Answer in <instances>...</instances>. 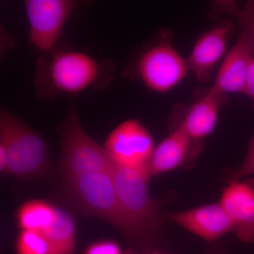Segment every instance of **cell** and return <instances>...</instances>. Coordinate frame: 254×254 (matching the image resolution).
<instances>
[{
	"label": "cell",
	"instance_id": "11",
	"mask_svg": "<svg viewBox=\"0 0 254 254\" xmlns=\"http://www.w3.org/2000/svg\"><path fill=\"white\" fill-rule=\"evenodd\" d=\"M219 202L231 218L237 238L254 243V179L228 182Z\"/></svg>",
	"mask_w": 254,
	"mask_h": 254
},
{
	"label": "cell",
	"instance_id": "15",
	"mask_svg": "<svg viewBox=\"0 0 254 254\" xmlns=\"http://www.w3.org/2000/svg\"><path fill=\"white\" fill-rule=\"evenodd\" d=\"M41 233L48 242L50 254H74L76 227L67 212L55 207L54 218Z\"/></svg>",
	"mask_w": 254,
	"mask_h": 254
},
{
	"label": "cell",
	"instance_id": "7",
	"mask_svg": "<svg viewBox=\"0 0 254 254\" xmlns=\"http://www.w3.org/2000/svg\"><path fill=\"white\" fill-rule=\"evenodd\" d=\"M77 5V1L72 0L25 1L29 24L28 35L33 46L43 53L53 50Z\"/></svg>",
	"mask_w": 254,
	"mask_h": 254
},
{
	"label": "cell",
	"instance_id": "19",
	"mask_svg": "<svg viewBox=\"0 0 254 254\" xmlns=\"http://www.w3.org/2000/svg\"><path fill=\"white\" fill-rule=\"evenodd\" d=\"M252 175H254V136L251 140L243 163L238 168L232 170L226 180L227 182L240 180Z\"/></svg>",
	"mask_w": 254,
	"mask_h": 254
},
{
	"label": "cell",
	"instance_id": "6",
	"mask_svg": "<svg viewBox=\"0 0 254 254\" xmlns=\"http://www.w3.org/2000/svg\"><path fill=\"white\" fill-rule=\"evenodd\" d=\"M43 76L55 91L76 94L93 87L103 72L100 64L90 55L73 50H61L46 64Z\"/></svg>",
	"mask_w": 254,
	"mask_h": 254
},
{
	"label": "cell",
	"instance_id": "2",
	"mask_svg": "<svg viewBox=\"0 0 254 254\" xmlns=\"http://www.w3.org/2000/svg\"><path fill=\"white\" fill-rule=\"evenodd\" d=\"M111 173L124 212L143 234L150 247L152 238L160 227L162 219L158 202L148 190L149 173L146 170L128 168L113 163Z\"/></svg>",
	"mask_w": 254,
	"mask_h": 254
},
{
	"label": "cell",
	"instance_id": "5",
	"mask_svg": "<svg viewBox=\"0 0 254 254\" xmlns=\"http://www.w3.org/2000/svg\"><path fill=\"white\" fill-rule=\"evenodd\" d=\"M187 60L174 48L168 33H161L137 60L135 73L147 88L167 93L178 86L188 73Z\"/></svg>",
	"mask_w": 254,
	"mask_h": 254
},
{
	"label": "cell",
	"instance_id": "22",
	"mask_svg": "<svg viewBox=\"0 0 254 254\" xmlns=\"http://www.w3.org/2000/svg\"><path fill=\"white\" fill-rule=\"evenodd\" d=\"M128 254H136L133 253V252H131V253H129ZM148 254H170L165 253V252H157V251H154V252H150V253H148Z\"/></svg>",
	"mask_w": 254,
	"mask_h": 254
},
{
	"label": "cell",
	"instance_id": "20",
	"mask_svg": "<svg viewBox=\"0 0 254 254\" xmlns=\"http://www.w3.org/2000/svg\"><path fill=\"white\" fill-rule=\"evenodd\" d=\"M85 254H123L119 246L113 242L93 244L87 249Z\"/></svg>",
	"mask_w": 254,
	"mask_h": 254
},
{
	"label": "cell",
	"instance_id": "16",
	"mask_svg": "<svg viewBox=\"0 0 254 254\" xmlns=\"http://www.w3.org/2000/svg\"><path fill=\"white\" fill-rule=\"evenodd\" d=\"M55 207L41 200L26 202L18 211V223L23 230L43 232L54 218Z\"/></svg>",
	"mask_w": 254,
	"mask_h": 254
},
{
	"label": "cell",
	"instance_id": "12",
	"mask_svg": "<svg viewBox=\"0 0 254 254\" xmlns=\"http://www.w3.org/2000/svg\"><path fill=\"white\" fill-rule=\"evenodd\" d=\"M232 31V23L221 21L196 40L186 60L189 70L198 81L204 83L210 79L214 67L227 55V41Z\"/></svg>",
	"mask_w": 254,
	"mask_h": 254
},
{
	"label": "cell",
	"instance_id": "14",
	"mask_svg": "<svg viewBox=\"0 0 254 254\" xmlns=\"http://www.w3.org/2000/svg\"><path fill=\"white\" fill-rule=\"evenodd\" d=\"M167 218L207 242L233 232L231 218L220 202L171 213Z\"/></svg>",
	"mask_w": 254,
	"mask_h": 254
},
{
	"label": "cell",
	"instance_id": "18",
	"mask_svg": "<svg viewBox=\"0 0 254 254\" xmlns=\"http://www.w3.org/2000/svg\"><path fill=\"white\" fill-rule=\"evenodd\" d=\"M18 254H50L49 245L40 232L23 230L16 244Z\"/></svg>",
	"mask_w": 254,
	"mask_h": 254
},
{
	"label": "cell",
	"instance_id": "4",
	"mask_svg": "<svg viewBox=\"0 0 254 254\" xmlns=\"http://www.w3.org/2000/svg\"><path fill=\"white\" fill-rule=\"evenodd\" d=\"M60 168L65 181L111 170L113 162L104 147L83 129L76 112L68 114L60 128Z\"/></svg>",
	"mask_w": 254,
	"mask_h": 254
},
{
	"label": "cell",
	"instance_id": "8",
	"mask_svg": "<svg viewBox=\"0 0 254 254\" xmlns=\"http://www.w3.org/2000/svg\"><path fill=\"white\" fill-rule=\"evenodd\" d=\"M150 132L139 121L128 120L112 131L104 148L114 163L146 170L155 149Z\"/></svg>",
	"mask_w": 254,
	"mask_h": 254
},
{
	"label": "cell",
	"instance_id": "3",
	"mask_svg": "<svg viewBox=\"0 0 254 254\" xmlns=\"http://www.w3.org/2000/svg\"><path fill=\"white\" fill-rule=\"evenodd\" d=\"M0 143L6 147V173L28 178L43 173L48 161L44 139L4 108L0 112Z\"/></svg>",
	"mask_w": 254,
	"mask_h": 254
},
{
	"label": "cell",
	"instance_id": "9",
	"mask_svg": "<svg viewBox=\"0 0 254 254\" xmlns=\"http://www.w3.org/2000/svg\"><path fill=\"white\" fill-rule=\"evenodd\" d=\"M228 99L209 88L190 107L179 106L174 110L170 127L182 128L193 141L203 144L205 138L213 133L217 126L220 107Z\"/></svg>",
	"mask_w": 254,
	"mask_h": 254
},
{
	"label": "cell",
	"instance_id": "21",
	"mask_svg": "<svg viewBox=\"0 0 254 254\" xmlns=\"http://www.w3.org/2000/svg\"><path fill=\"white\" fill-rule=\"evenodd\" d=\"M244 94L250 97L253 101L254 109V57L251 61L249 66L248 72L246 77L245 91Z\"/></svg>",
	"mask_w": 254,
	"mask_h": 254
},
{
	"label": "cell",
	"instance_id": "23",
	"mask_svg": "<svg viewBox=\"0 0 254 254\" xmlns=\"http://www.w3.org/2000/svg\"><path fill=\"white\" fill-rule=\"evenodd\" d=\"M208 254H224L222 253V252H211L210 253H209Z\"/></svg>",
	"mask_w": 254,
	"mask_h": 254
},
{
	"label": "cell",
	"instance_id": "10",
	"mask_svg": "<svg viewBox=\"0 0 254 254\" xmlns=\"http://www.w3.org/2000/svg\"><path fill=\"white\" fill-rule=\"evenodd\" d=\"M203 144L193 141L182 128L170 127L166 138L155 147L148 164L150 176L177 168L190 169L199 156Z\"/></svg>",
	"mask_w": 254,
	"mask_h": 254
},
{
	"label": "cell",
	"instance_id": "1",
	"mask_svg": "<svg viewBox=\"0 0 254 254\" xmlns=\"http://www.w3.org/2000/svg\"><path fill=\"white\" fill-rule=\"evenodd\" d=\"M65 191L75 208L82 213L104 219L141 249L151 250L143 234L124 212L111 170L65 181Z\"/></svg>",
	"mask_w": 254,
	"mask_h": 254
},
{
	"label": "cell",
	"instance_id": "13",
	"mask_svg": "<svg viewBox=\"0 0 254 254\" xmlns=\"http://www.w3.org/2000/svg\"><path fill=\"white\" fill-rule=\"evenodd\" d=\"M254 57L253 40L248 33L242 31L235 46L224 58L210 89L226 98L231 93L244 94L246 77Z\"/></svg>",
	"mask_w": 254,
	"mask_h": 254
},
{
	"label": "cell",
	"instance_id": "17",
	"mask_svg": "<svg viewBox=\"0 0 254 254\" xmlns=\"http://www.w3.org/2000/svg\"><path fill=\"white\" fill-rule=\"evenodd\" d=\"M215 4V11L237 17L242 31L248 33L254 43V0L247 1L242 8L234 1H219Z\"/></svg>",
	"mask_w": 254,
	"mask_h": 254
}]
</instances>
